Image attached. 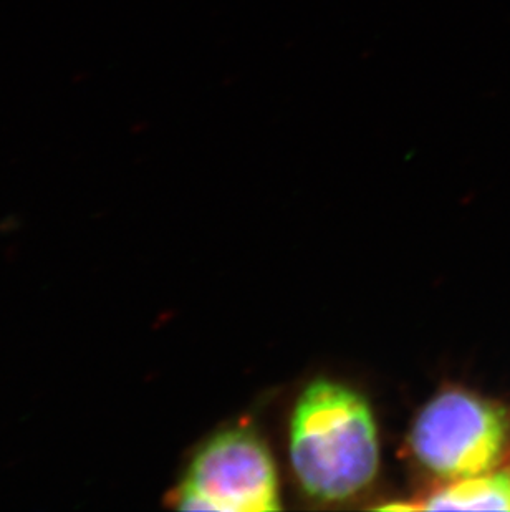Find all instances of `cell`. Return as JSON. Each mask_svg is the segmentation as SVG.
Returning a JSON list of instances; mask_svg holds the SVG:
<instances>
[{"mask_svg":"<svg viewBox=\"0 0 510 512\" xmlns=\"http://www.w3.org/2000/svg\"><path fill=\"white\" fill-rule=\"evenodd\" d=\"M173 499L183 511H279L274 461L251 431H224L194 455Z\"/></svg>","mask_w":510,"mask_h":512,"instance_id":"cell-3","label":"cell"},{"mask_svg":"<svg viewBox=\"0 0 510 512\" xmlns=\"http://www.w3.org/2000/svg\"><path fill=\"white\" fill-rule=\"evenodd\" d=\"M423 508L429 511H510V474L484 473L453 479L446 488L431 494Z\"/></svg>","mask_w":510,"mask_h":512,"instance_id":"cell-4","label":"cell"},{"mask_svg":"<svg viewBox=\"0 0 510 512\" xmlns=\"http://www.w3.org/2000/svg\"><path fill=\"white\" fill-rule=\"evenodd\" d=\"M290 461L305 493L343 501L375 479L380 445L370 405L340 383L308 385L290 423Z\"/></svg>","mask_w":510,"mask_h":512,"instance_id":"cell-1","label":"cell"},{"mask_svg":"<svg viewBox=\"0 0 510 512\" xmlns=\"http://www.w3.org/2000/svg\"><path fill=\"white\" fill-rule=\"evenodd\" d=\"M506 441L504 411L464 390L436 395L419 411L409 435L419 463L449 481L489 473Z\"/></svg>","mask_w":510,"mask_h":512,"instance_id":"cell-2","label":"cell"}]
</instances>
